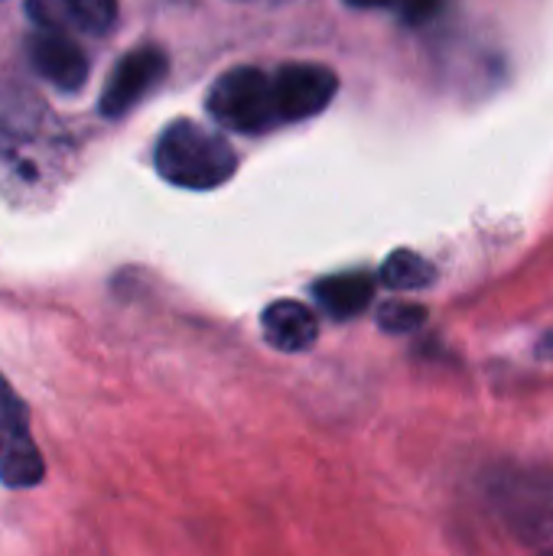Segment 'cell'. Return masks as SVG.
<instances>
[{
    "mask_svg": "<svg viewBox=\"0 0 553 556\" xmlns=\"http://www.w3.org/2000/svg\"><path fill=\"white\" fill-rule=\"evenodd\" d=\"M68 137L49 104L23 85H0V195L26 199L55 189Z\"/></svg>",
    "mask_w": 553,
    "mask_h": 556,
    "instance_id": "obj_1",
    "label": "cell"
},
{
    "mask_svg": "<svg viewBox=\"0 0 553 556\" xmlns=\"http://www.w3.org/2000/svg\"><path fill=\"white\" fill-rule=\"evenodd\" d=\"M153 163L166 182H173L179 189H192V192L218 189L238 169V156H235L231 143L222 134H215L196 121H186V117L173 121L160 134Z\"/></svg>",
    "mask_w": 553,
    "mask_h": 556,
    "instance_id": "obj_2",
    "label": "cell"
},
{
    "mask_svg": "<svg viewBox=\"0 0 553 556\" xmlns=\"http://www.w3.org/2000/svg\"><path fill=\"white\" fill-rule=\"evenodd\" d=\"M205 104L222 127L238 134H267L284 124L274 94V72L257 65H238L218 75Z\"/></svg>",
    "mask_w": 553,
    "mask_h": 556,
    "instance_id": "obj_3",
    "label": "cell"
},
{
    "mask_svg": "<svg viewBox=\"0 0 553 556\" xmlns=\"http://www.w3.org/2000/svg\"><path fill=\"white\" fill-rule=\"evenodd\" d=\"M42 476L46 466L29 433L26 404L0 375V482L7 489H33Z\"/></svg>",
    "mask_w": 553,
    "mask_h": 556,
    "instance_id": "obj_4",
    "label": "cell"
},
{
    "mask_svg": "<svg viewBox=\"0 0 553 556\" xmlns=\"http://www.w3.org/2000/svg\"><path fill=\"white\" fill-rule=\"evenodd\" d=\"M169 72V59L160 46H137L130 52H124L117 59V65L111 68L104 91L98 98V111L108 121H117L124 114H130L153 88L163 85Z\"/></svg>",
    "mask_w": 553,
    "mask_h": 556,
    "instance_id": "obj_5",
    "label": "cell"
},
{
    "mask_svg": "<svg viewBox=\"0 0 553 556\" xmlns=\"http://www.w3.org/2000/svg\"><path fill=\"white\" fill-rule=\"evenodd\" d=\"M495 498L508 518V525L531 544L553 547V476H508Z\"/></svg>",
    "mask_w": 553,
    "mask_h": 556,
    "instance_id": "obj_6",
    "label": "cell"
},
{
    "mask_svg": "<svg viewBox=\"0 0 553 556\" xmlns=\"http://www.w3.org/2000/svg\"><path fill=\"white\" fill-rule=\"evenodd\" d=\"M339 91V78L332 68L316 62H287L274 72V94L284 124L310 121L329 108Z\"/></svg>",
    "mask_w": 553,
    "mask_h": 556,
    "instance_id": "obj_7",
    "label": "cell"
},
{
    "mask_svg": "<svg viewBox=\"0 0 553 556\" xmlns=\"http://www.w3.org/2000/svg\"><path fill=\"white\" fill-rule=\"evenodd\" d=\"M33 72L59 91H78L88 81V55L85 49L59 29H39L26 42Z\"/></svg>",
    "mask_w": 553,
    "mask_h": 556,
    "instance_id": "obj_8",
    "label": "cell"
},
{
    "mask_svg": "<svg viewBox=\"0 0 553 556\" xmlns=\"http://www.w3.org/2000/svg\"><path fill=\"white\" fill-rule=\"evenodd\" d=\"M26 13L39 29L68 36H108L117 26V0H26Z\"/></svg>",
    "mask_w": 553,
    "mask_h": 556,
    "instance_id": "obj_9",
    "label": "cell"
},
{
    "mask_svg": "<svg viewBox=\"0 0 553 556\" xmlns=\"http://www.w3.org/2000/svg\"><path fill=\"white\" fill-rule=\"evenodd\" d=\"M261 329H264V339L280 352H303L319 336V323L313 309L297 300L271 303L261 316Z\"/></svg>",
    "mask_w": 553,
    "mask_h": 556,
    "instance_id": "obj_10",
    "label": "cell"
},
{
    "mask_svg": "<svg viewBox=\"0 0 553 556\" xmlns=\"http://www.w3.org/2000/svg\"><path fill=\"white\" fill-rule=\"evenodd\" d=\"M375 296V280L362 270L355 274H332L316 283V300L319 306L336 316V319H352L368 309Z\"/></svg>",
    "mask_w": 553,
    "mask_h": 556,
    "instance_id": "obj_11",
    "label": "cell"
},
{
    "mask_svg": "<svg viewBox=\"0 0 553 556\" xmlns=\"http://www.w3.org/2000/svg\"><path fill=\"white\" fill-rule=\"evenodd\" d=\"M437 280V270L427 257L414 254V251H394L385 267H381V283L388 290H398V293H417V290H427L430 283Z\"/></svg>",
    "mask_w": 553,
    "mask_h": 556,
    "instance_id": "obj_12",
    "label": "cell"
},
{
    "mask_svg": "<svg viewBox=\"0 0 553 556\" xmlns=\"http://www.w3.org/2000/svg\"><path fill=\"white\" fill-rule=\"evenodd\" d=\"M424 319H427V309H424V306H417V303H401V300L381 306V313H378V323H381L385 332H414V329L424 326Z\"/></svg>",
    "mask_w": 553,
    "mask_h": 556,
    "instance_id": "obj_13",
    "label": "cell"
},
{
    "mask_svg": "<svg viewBox=\"0 0 553 556\" xmlns=\"http://www.w3.org/2000/svg\"><path fill=\"white\" fill-rule=\"evenodd\" d=\"M349 7H359V10H404L407 0H345Z\"/></svg>",
    "mask_w": 553,
    "mask_h": 556,
    "instance_id": "obj_14",
    "label": "cell"
},
{
    "mask_svg": "<svg viewBox=\"0 0 553 556\" xmlns=\"http://www.w3.org/2000/svg\"><path fill=\"white\" fill-rule=\"evenodd\" d=\"M538 355H541V358H553V332L538 345Z\"/></svg>",
    "mask_w": 553,
    "mask_h": 556,
    "instance_id": "obj_15",
    "label": "cell"
}]
</instances>
